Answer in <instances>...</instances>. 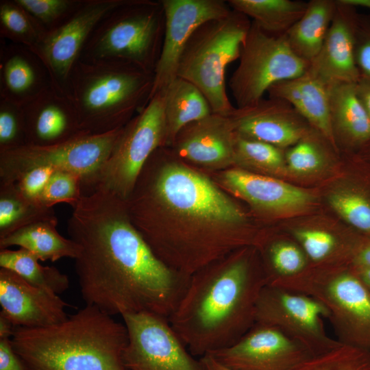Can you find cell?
Returning <instances> with one entry per match:
<instances>
[{
  "label": "cell",
  "instance_id": "obj_41",
  "mask_svg": "<svg viewBox=\"0 0 370 370\" xmlns=\"http://www.w3.org/2000/svg\"><path fill=\"white\" fill-rule=\"evenodd\" d=\"M47 30L61 25L79 8L83 0H16Z\"/></svg>",
  "mask_w": 370,
  "mask_h": 370
},
{
  "label": "cell",
  "instance_id": "obj_16",
  "mask_svg": "<svg viewBox=\"0 0 370 370\" xmlns=\"http://www.w3.org/2000/svg\"><path fill=\"white\" fill-rule=\"evenodd\" d=\"M208 355L235 370H291L314 354L278 329L254 323L235 343Z\"/></svg>",
  "mask_w": 370,
  "mask_h": 370
},
{
  "label": "cell",
  "instance_id": "obj_43",
  "mask_svg": "<svg viewBox=\"0 0 370 370\" xmlns=\"http://www.w3.org/2000/svg\"><path fill=\"white\" fill-rule=\"evenodd\" d=\"M354 58L360 79L370 82V14L359 15L355 34Z\"/></svg>",
  "mask_w": 370,
  "mask_h": 370
},
{
  "label": "cell",
  "instance_id": "obj_36",
  "mask_svg": "<svg viewBox=\"0 0 370 370\" xmlns=\"http://www.w3.org/2000/svg\"><path fill=\"white\" fill-rule=\"evenodd\" d=\"M291 370H370V352L341 343L327 352L312 355Z\"/></svg>",
  "mask_w": 370,
  "mask_h": 370
},
{
  "label": "cell",
  "instance_id": "obj_47",
  "mask_svg": "<svg viewBox=\"0 0 370 370\" xmlns=\"http://www.w3.org/2000/svg\"><path fill=\"white\" fill-rule=\"evenodd\" d=\"M203 370H235L220 363L210 355H205L199 358Z\"/></svg>",
  "mask_w": 370,
  "mask_h": 370
},
{
  "label": "cell",
  "instance_id": "obj_13",
  "mask_svg": "<svg viewBox=\"0 0 370 370\" xmlns=\"http://www.w3.org/2000/svg\"><path fill=\"white\" fill-rule=\"evenodd\" d=\"M121 317L128 334L123 354L128 370H203L168 319L150 313Z\"/></svg>",
  "mask_w": 370,
  "mask_h": 370
},
{
  "label": "cell",
  "instance_id": "obj_14",
  "mask_svg": "<svg viewBox=\"0 0 370 370\" xmlns=\"http://www.w3.org/2000/svg\"><path fill=\"white\" fill-rule=\"evenodd\" d=\"M125 0H83L61 25L47 32L34 51L46 66L51 84L70 97L72 71L99 21Z\"/></svg>",
  "mask_w": 370,
  "mask_h": 370
},
{
  "label": "cell",
  "instance_id": "obj_46",
  "mask_svg": "<svg viewBox=\"0 0 370 370\" xmlns=\"http://www.w3.org/2000/svg\"><path fill=\"white\" fill-rule=\"evenodd\" d=\"M357 97L370 119V82L360 79L355 84Z\"/></svg>",
  "mask_w": 370,
  "mask_h": 370
},
{
  "label": "cell",
  "instance_id": "obj_51",
  "mask_svg": "<svg viewBox=\"0 0 370 370\" xmlns=\"http://www.w3.org/2000/svg\"><path fill=\"white\" fill-rule=\"evenodd\" d=\"M359 152L367 160L370 161V141L365 145Z\"/></svg>",
  "mask_w": 370,
  "mask_h": 370
},
{
  "label": "cell",
  "instance_id": "obj_18",
  "mask_svg": "<svg viewBox=\"0 0 370 370\" xmlns=\"http://www.w3.org/2000/svg\"><path fill=\"white\" fill-rule=\"evenodd\" d=\"M0 314L16 327L42 328L66 320V304L58 295L37 287L16 273L0 269Z\"/></svg>",
  "mask_w": 370,
  "mask_h": 370
},
{
  "label": "cell",
  "instance_id": "obj_29",
  "mask_svg": "<svg viewBox=\"0 0 370 370\" xmlns=\"http://www.w3.org/2000/svg\"><path fill=\"white\" fill-rule=\"evenodd\" d=\"M230 8L246 15L264 31L284 36L301 17L308 2L297 0H229Z\"/></svg>",
  "mask_w": 370,
  "mask_h": 370
},
{
  "label": "cell",
  "instance_id": "obj_26",
  "mask_svg": "<svg viewBox=\"0 0 370 370\" xmlns=\"http://www.w3.org/2000/svg\"><path fill=\"white\" fill-rule=\"evenodd\" d=\"M58 219L40 221L0 238V249L18 246L35 255L40 260L55 262L63 258L75 259L79 246L57 230Z\"/></svg>",
  "mask_w": 370,
  "mask_h": 370
},
{
  "label": "cell",
  "instance_id": "obj_34",
  "mask_svg": "<svg viewBox=\"0 0 370 370\" xmlns=\"http://www.w3.org/2000/svg\"><path fill=\"white\" fill-rule=\"evenodd\" d=\"M292 235L312 266L329 265L339 252L352 264L360 245L344 244L334 233L321 229L297 228Z\"/></svg>",
  "mask_w": 370,
  "mask_h": 370
},
{
  "label": "cell",
  "instance_id": "obj_49",
  "mask_svg": "<svg viewBox=\"0 0 370 370\" xmlns=\"http://www.w3.org/2000/svg\"><path fill=\"white\" fill-rule=\"evenodd\" d=\"M353 269L370 293V269L357 267L352 265Z\"/></svg>",
  "mask_w": 370,
  "mask_h": 370
},
{
  "label": "cell",
  "instance_id": "obj_19",
  "mask_svg": "<svg viewBox=\"0 0 370 370\" xmlns=\"http://www.w3.org/2000/svg\"><path fill=\"white\" fill-rule=\"evenodd\" d=\"M337 7L323 45L308 70L328 86L356 83L359 73L355 62V34L358 8L336 0Z\"/></svg>",
  "mask_w": 370,
  "mask_h": 370
},
{
  "label": "cell",
  "instance_id": "obj_48",
  "mask_svg": "<svg viewBox=\"0 0 370 370\" xmlns=\"http://www.w3.org/2000/svg\"><path fill=\"white\" fill-rule=\"evenodd\" d=\"M15 329L11 321L0 314V339L11 338Z\"/></svg>",
  "mask_w": 370,
  "mask_h": 370
},
{
  "label": "cell",
  "instance_id": "obj_27",
  "mask_svg": "<svg viewBox=\"0 0 370 370\" xmlns=\"http://www.w3.org/2000/svg\"><path fill=\"white\" fill-rule=\"evenodd\" d=\"M337 7L336 0H310L305 12L285 34L292 51L310 62L319 53Z\"/></svg>",
  "mask_w": 370,
  "mask_h": 370
},
{
  "label": "cell",
  "instance_id": "obj_4",
  "mask_svg": "<svg viewBox=\"0 0 370 370\" xmlns=\"http://www.w3.org/2000/svg\"><path fill=\"white\" fill-rule=\"evenodd\" d=\"M154 73L133 66L78 60L69 95L82 130L88 134L123 127L151 99Z\"/></svg>",
  "mask_w": 370,
  "mask_h": 370
},
{
  "label": "cell",
  "instance_id": "obj_25",
  "mask_svg": "<svg viewBox=\"0 0 370 370\" xmlns=\"http://www.w3.org/2000/svg\"><path fill=\"white\" fill-rule=\"evenodd\" d=\"M356 83L330 87V111L334 143L358 151L370 141V119L359 101Z\"/></svg>",
  "mask_w": 370,
  "mask_h": 370
},
{
  "label": "cell",
  "instance_id": "obj_31",
  "mask_svg": "<svg viewBox=\"0 0 370 370\" xmlns=\"http://www.w3.org/2000/svg\"><path fill=\"white\" fill-rule=\"evenodd\" d=\"M57 219L53 208L25 198L14 183L0 184V238L34 223Z\"/></svg>",
  "mask_w": 370,
  "mask_h": 370
},
{
  "label": "cell",
  "instance_id": "obj_3",
  "mask_svg": "<svg viewBox=\"0 0 370 370\" xmlns=\"http://www.w3.org/2000/svg\"><path fill=\"white\" fill-rule=\"evenodd\" d=\"M127 341L124 323L88 305L55 325L16 328L11 338L26 370H128Z\"/></svg>",
  "mask_w": 370,
  "mask_h": 370
},
{
  "label": "cell",
  "instance_id": "obj_28",
  "mask_svg": "<svg viewBox=\"0 0 370 370\" xmlns=\"http://www.w3.org/2000/svg\"><path fill=\"white\" fill-rule=\"evenodd\" d=\"M166 145H171L187 125L201 120L212 112L203 93L190 82L177 77L164 91Z\"/></svg>",
  "mask_w": 370,
  "mask_h": 370
},
{
  "label": "cell",
  "instance_id": "obj_20",
  "mask_svg": "<svg viewBox=\"0 0 370 370\" xmlns=\"http://www.w3.org/2000/svg\"><path fill=\"white\" fill-rule=\"evenodd\" d=\"M22 108L28 145H53L86 134L71 99L52 85Z\"/></svg>",
  "mask_w": 370,
  "mask_h": 370
},
{
  "label": "cell",
  "instance_id": "obj_7",
  "mask_svg": "<svg viewBox=\"0 0 370 370\" xmlns=\"http://www.w3.org/2000/svg\"><path fill=\"white\" fill-rule=\"evenodd\" d=\"M275 286L319 301L338 341L370 352V293L352 264L310 265L298 277Z\"/></svg>",
  "mask_w": 370,
  "mask_h": 370
},
{
  "label": "cell",
  "instance_id": "obj_23",
  "mask_svg": "<svg viewBox=\"0 0 370 370\" xmlns=\"http://www.w3.org/2000/svg\"><path fill=\"white\" fill-rule=\"evenodd\" d=\"M223 186L254 206L273 212L302 210L313 201L308 192L278 179L241 169H230L221 176Z\"/></svg>",
  "mask_w": 370,
  "mask_h": 370
},
{
  "label": "cell",
  "instance_id": "obj_30",
  "mask_svg": "<svg viewBox=\"0 0 370 370\" xmlns=\"http://www.w3.org/2000/svg\"><path fill=\"white\" fill-rule=\"evenodd\" d=\"M39 259L27 250L0 249L1 268L10 270L27 282L59 295L69 288L68 276L55 267L42 266Z\"/></svg>",
  "mask_w": 370,
  "mask_h": 370
},
{
  "label": "cell",
  "instance_id": "obj_12",
  "mask_svg": "<svg viewBox=\"0 0 370 370\" xmlns=\"http://www.w3.org/2000/svg\"><path fill=\"white\" fill-rule=\"evenodd\" d=\"M328 316L325 307L314 297L267 284L257 302L255 323L274 327L319 354L340 343L325 331L323 319Z\"/></svg>",
  "mask_w": 370,
  "mask_h": 370
},
{
  "label": "cell",
  "instance_id": "obj_1",
  "mask_svg": "<svg viewBox=\"0 0 370 370\" xmlns=\"http://www.w3.org/2000/svg\"><path fill=\"white\" fill-rule=\"evenodd\" d=\"M72 208L67 232L79 247L75 269L86 305L111 316L150 313L169 319L190 275L155 254L116 195L84 194Z\"/></svg>",
  "mask_w": 370,
  "mask_h": 370
},
{
  "label": "cell",
  "instance_id": "obj_44",
  "mask_svg": "<svg viewBox=\"0 0 370 370\" xmlns=\"http://www.w3.org/2000/svg\"><path fill=\"white\" fill-rule=\"evenodd\" d=\"M0 370H26L12 347L11 338L0 339Z\"/></svg>",
  "mask_w": 370,
  "mask_h": 370
},
{
  "label": "cell",
  "instance_id": "obj_9",
  "mask_svg": "<svg viewBox=\"0 0 370 370\" xmlns=\"http://www.w3.org/2000/svg\"><path fill=\"white\" fill-rule=\"evenodd\" d=\"M165 144L164 93L158 92L123 127L110 156L82 194L103 190L126 201L149 158Z\"/></svg>",
  "mask_w": 370,
  "mask_h": 370
},
{
  "label": "cell",
  "instance_id": "obj_40",
  "mask_svg": "<svg viewBox=\"0 0 370 370\" xmlns=\"http://www.w3.org/2000/svg\"><path fill=\"white\" fill-rule=\"evenodd\" d=\"M28 145L21 106L0 99V153Z\"/></svg>",
  "mask_w": 370,
  "mask_h": 370
},
{
  "label": "cell",
  "instance_id": "obj_17",
  "mask_svg": "<svg viewBox=\"0 0 370 370\" xmlns=\"http://www.w3.org/2000/svg\"><path fill=\"white\" fill-rule=\"evenodd\" d=\"M229 117L236 134L281 149L293 146L313 128L289 103L278 98L235 107Z\"/></svg>",
  "mask_w": 370,
  "mask_h": 370
},
{
  "label": "cell",
  "instance_id": "obj_37",
  "mask_svg": "<svg viewBox=\"0 0 370 370\" xmlns=\"http://www.w3.org/2000/svg\"><path fill=\"white\" fill-rule=\"evenodd\" d=\"M234 162L269 172H281L286 165L281 148L236 133Z\"/></svg>",
  "mask_w": 370,
  "mask_h": 370
},
{
  "label": "cell",
  "instance_id": "obj_5",
  "mask_svg": "<svg viewBox=\"0 0 370 370\" xmlns=\"http://www.w3.org/2000/svg\"><path fill=\"white\" fill-rule=\"evenodd\" d=\"M164 28L161 0H125L99 21L79 60L127 64L154 73Z\"/></svg>",
  "mask_w": 370,
  "mask_h": 370
},
{
  "label": "cell",
  "instance_id": "obj_22",
  "mask_svg": "<svg viewBox=\"0 0 370 370\" xmlns=\"http://www.w3.org/2000/svg\"><path fill=\"white\" fill-rule=\"evenodd\" d=\"M51 85L46 66L33 51L0 38V99L23 106Z\"/></svg>",
  "mask_w": 370,
  "mask_h": 370
},
{
  "label": "cell",
  "instance_id": "obj_38",
  "mask_svg": "<svg viewBox=\"0 0 370 370\" xmlns=\"http://www.w3.org/2000/svg\"><path fill=\"white\" fill-rule=\"evenodd\" d=\"M323 135L312 128L285 153L286 166L297 173H310L325 164L326 153L319 141Z\"/></svg>",
  "mask_w": 370,
  "mask_h": 370
},
{
  "label": "cell",
  "instance_id": "obj_8",
  "mask_svg": "<svg viewBox=\"0 0 370 370\" xmlns=\"http://www.w3.org/2000/svg\"><path fill=\"white\" fill-rule=\"evenodd\" d=\"M146 182L138 177L129 208L163 205L195 219L233 225L244 214L205 176L177 163L165 164Z\"/></svg>",
  "mask_w": 370,
  "mask_h": 370
},
{
  "label": "cell",
  "instance_id": "obj_35",
  "mask_svg": "<svg viewBox=\"0 0 370 370\" xmlns=\"http://www.w3.org/2000/svg\"><path fill=\"white\" fill-rule=\"evenodd\" d=\"M353 185L330 195L331 207L354 230L370 236V188Z\"/></svg>",
  "mask_w": 370,
  "mask_h": 370
},
{
  "label": "cell",
  "instance_id": "obj_32",
  "mask_svg": "<svg viewBox=\"0 0 370 370\" xmlns=\"http://www.w3.org/2000/svg\"><path fill=\"white\" fill-rule=\"evenodd\" d=\"M264 270L267 284L279 286L302 274L310 266L305 252L295 241L277 238L266 245Z\"/></svg>",
  "mask_w": 370,
  "mask_h": 370
},
{
  "label": "cell",
  "instance_id": "obj_15",
  "mask_svg": "<svg viewBox=\"0 0 370 370\" xmlns=\"http://www.w3.org/2000/svg\"><path fill=\"white\" fill-rule=\"evenodd\" d=\"M165 28L160 55L154 71L151 98L164 92L177 77L179 60L193 32L204 23L227 15L232 8L223 0H161Z\"/></svg>",
  "mask_w": 370,
  "mask_h": 370
},
{
  "label": "cell",
  "instance_id": "obj_21",
  "mask_svg": "<svg viewBox=\"0 0 370 370\" xmlns=\"http://www.w3.org/2000/svg\"><path fill=\"white\" fill-rule=\"evenodd\" d=\"M235 132L229 116L211 113L185 126L171 145L180 158L208 167L234 162Z\"/></svg>",
  "mask_w": 370,
  "mask_h": 370
},
{
  "label": "cell",
  "instance_id": "obj_42",
  "mask_svg": "<svg viewBox=\"0 0 370 370\" xmlns=\"http://www.w3.org/2000/svg\"><path fill=\"white\" fill-rule=\"evenodd\" d=\"M55 171L49 166L32 169L22 173L12 183L25 198L41 204V196L50 177Z\"/></svg>",
  "mask_w": 370,
  "mask_h": 370
},
{
  "label": "cell",
  "instance_id": "obj_2",
  "mask_svg": "<svg viewBox=\"0 0 370 370\" xmlns=\"http://www.w3.org/2000/svg\"><path fill=\"white\" fill-rule=\"evenodd\" d=\"M220 258L190 275L169 318L194 356L226 348L247 332L255 323L257 302L267 284L264 270L247 251Z\"/></svg>",
  "mask_w": 370,
  "mask_h": 370
},
{
  "label": "cell",
  "instance_id": "obj_24",
  "mask_svg": "<svg viewBox=\"0 0 370 370\" xmlns=\"http://www.w3.org/2000/svg\"><path fill=\"white\" fill-rule=\"evenodd\" d=\"M267 92L269 97L289 103L336 148L330 119V87L317 77L307 70L297 77L273 84Z\"/></svg>",
  "mask_w": 370,
  "mask_h": 370
},
{
  "label": "cell",
  "instance_id": "obj_33",
  "mask_svg": "<svg viewBox=\"0 0 370 370\" xmlns=\"http://www.w3.org/2000/svg\"><path fill=\"white\" fill-rule=\"evenodd\" d=\"M46 34L42 25L16 0L0 1V38L34 51Z\"/></svg>",
  "mask_w": 370,
  "mask_h": 370
},
{
  "label": "cell",
  "instance_id": "obj_10",
  "mask_svg": "<svg viewBox=\"0 0 370 370\" xmlns=\"http://www.w3.org/2000/svg\"><path fill=\"white\" fill-rule=\"evenodd\" d=\"M238 60L229 82L236 108L257 103L273 84L303 74L310 65L292 51L285 35L269 34L253 21Z\"/></svg>",
  "mask_w": 370,
  "mask_h": 370
},
{
  "label": "cell",
  "instance_id": "obj_50",
  "mask_svg": "<svg viewBox=\"0 0 370 370\" xmlns=\"http://www.w3.org/2000/svg\"><path fill=\"white\" fill-rule=\"evenodd\" d=\"M344 3L355 8H365L370 10V0H342Z\"/></svg>",
  "mask_w": 370,
  "mask_h": 370
},
{
  "label": "cell",
  "instance_id": "obj_11",
  "mask_svg": "<svg viewBox=\"0 0 370 370\" xmlns=\"http://www.w3.org/2000/svg\"><path fill=\"white\" fill-rule=\"evenodd\" d=\"M123 128L102 134H85L53 145H27L0 153V184L13 182L32 169L49 166L79 173L82 189L110 156Z\"/></svg>",
  "mask_w": 370,
  "mask_h": 370
},
{
  "label": "cell",
  "instance_id": "obj_45",
  "mask_svg": "<svg viewBox=\"0 0 370 370\" xmlns=\"http://www.w3.org/2000/svg\"><path fill=\"white\" fill-rule=\"evenodd\" d=\"M352 265L370 269V236H362L354 256Z\"/></svg>",
  "mask_w": 370,
  "mask_h": 370
},
{
  "label": "cell",
  "instance_id": "obj_6",
  "mask_svg": "<svg viewBox=\"0 0 370 370\" xmlns=\"http://www.w3.org/2000/svg\"><path fill=\"white\" fill-rule=\"evenodd\" d=\"M251 24L246 15L232 9L197 27L183 50L177 77L199 89L212 113L229 116L235 109L226 92L225 70L239 59Z\"/></svg>",
  "mask_w": 370,
  "mask_h": 370
},
{
  "label": "cell",
  "instance_id": "obj_39",
  "mask_svg": "<svg viewBox=\"0 0 370 370\" xmlns=\"http://www.w3.org/2000/svg\"><path fill=\"white\" fill-rule=\"evenodd\" d=\"M82 176L74 171L56 170L50 177L40 202L49 208L59 203H66L73 207L82 196Z\"/></svg>",
  "mask_w": 370,
  "mask_h": 370
}]
</instances>
